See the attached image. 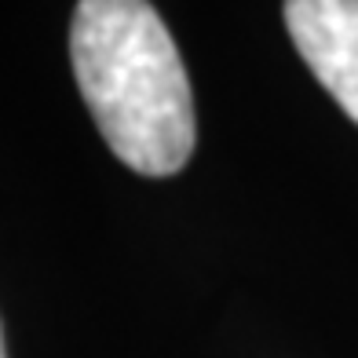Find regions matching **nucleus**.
<instances>
[{"mask_svg":"<svg viewBox=\"0 0 358 358\" xmlns=\"http://www.w3.org/2000/svg\"><path fill=\"white\" fill-rule=\"evenodd\" d=\"M0 358H8V355H4V336H0Z\"/></svg>","mask_w":358,"mask_h":358,"instance_id":"3","label":"nucleus"},{"mask_svg":"<svg viewBox=\"0 0 358 358\" xmlns=\"http://www.w3.org/2000/svg\"><path fill=\"white\" fill-rule=\"evenodd\" d=\"M73 77L99 136L139 176H176L198 143L194 95L161 15L143 0H85L70 26Z\"/></svg>","mask_w":358,"mask_h":358,"instance_id":"1","label":"nucleus"},{"mask_svg":"<svg viewBox=\"0 0 358 358\" xmlns=\"http://www.w3.org/2000/svg\"><path fill=\"white\" fill-rule=\"evenodd\" d=\"M282 15L300 59L358 124V0H289Z\"/></svg>","mask_w":358,"mask_h":358,"instance_id":"2","label":"nucleus"}]
</instances>
